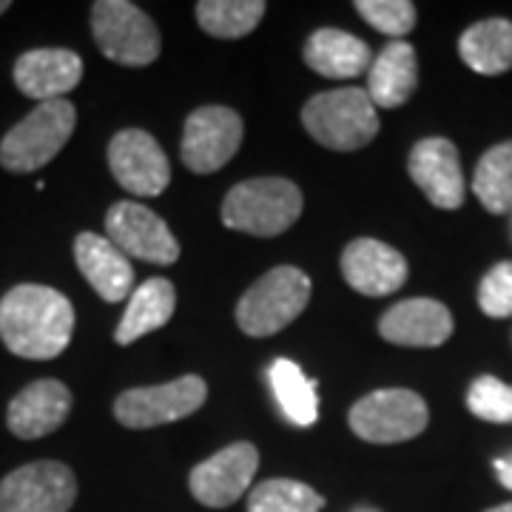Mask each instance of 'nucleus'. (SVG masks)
I'll return each mask as SVG.
<instances>
[{
  "instance_id": "20",
  "label": "nucleus",
  "mask_w": 512,
  "mask_h": 512,
  "mask_svg": "<svg viewBox=\"0 0 512 512\" xmlns=\"http://www.w3.org/2000/svg\"><path fill=\"white\" fill-rule=\"evenodd\" d=\"M419 86V60L416 49L407 40L387 43L379 55L373 57L367 69V97L373 106L399 109L404 106Z\"/></svg>"
},
{
  "instance_id": "32",
  "label": "nucleus",
  "mask_w": 512,
  "mask_h": 512,
  "mask_svg": "<svg viewBox=\"0 0 512 512\" xmlns=\"http://www.w3.org/2000/svg\"><path fill=\"white\" fill-rule=\"evenodd\" d=\"M487 512H512V504H501V507H493V510Z\"/></svg>"
},
{
  "instance_id": "16",
  "label": "nucleus",
  "mask_w": 512,
  "mask_h": 512,
  "mask_svg": "<svg viewBox=\"0 0 512 512\" xmlns=\"http://www.w3.org/2000/svg\"><path fill=\"white\" fill-rule=\"evenodd\" d=\"M72 413V390L57 379H40L23 387L9 404L6 424L18 439H43L63 427Z\"/></svg>"
},
{
  "instance_id": "5",
  "label": "nucleus",
  "mask_w": 512,
  "mask_h": 512,
  "mask_svg": "<svg viewBox=\"0 0 512 512\" xmlns=\"http://www.w3.org/2000/svg\"><path fill=\"white\" fill-rule=\"evenodd\" d=\"M308 299H311L308 274L293 265H279L262 276L256 285H251L248 293L239 299V328L254 339L274 336L308 308Z\"/></svg>"
},
{
  "instance_id": "33",
  "label": "nucleus",
  "mask_w": 512,
  "mask_h": 512,
  "mask_svg": "<svg viewBox=\"0 0 512 512\" xmlns=\"http://www.w3.org/2000/svg\"><path fill=\"white\" fill-rule=\"evenodd\" d=\"M6 9H9V3H6V0H0V15H3Z\"/></svg>"
},
{
  "instance_id": "11",
  "label": "nucleus",
  "mask_w": 512,
  "mask_h": 512,
  "mask_svg": "<svg viewBox=\"0 0 512 512\" xmlns=\"http://www.w3.org/2000/svg\"><path fill=\"white\" fill-rule=\"evenodd\" d=\"M114 180L137 197H160L171 183V165L160 143L143 128H126L109 143Z\"/></svg>"
},
{
  "instance_id": "1",
  "label": "nucleus",
  "mask_w": 512,
  "mask_h": 512,
  "mask_svg": "<svg viewBox=\"0 0 512 512\" xmlns=\"http://www.w3.org/2000/svg\"><path fill=\"white\" fill-rule=\"evenodd\" d=\"M72 302L46 285H18L0 299V339L20 359L46 362L69 348Z\"/></svg>"
},
{
  "instance_id": "19",
  "label": "nucleus",
  "mask_w": 512,
  "mask_h": 512,
  "mask_svg": "<svg viewBox=\"0 0 512 512\" xmlns=\"http://www.w3.org/2000/svg\"><path fill=\"white\" fill-rule=\"evenodd\" d=\"M74 259H77L80 274L89 279V285L106 302H123L131 293L134 268L128 256L109 237H100L92 231L80 234L74 239Z\"/></svg>"
},
{
  "instance_id": "9",
  "label": "nucleus",
  "mask_w": 512,
  "mask_h": 512,
  "mask_svg": "<svg viewBox=\"0 0 512 512\" xmlns=\"http://www.w3.org/2000/svg\"><path fill=\"white\" fill-rule=\"evenodd\" d=\"M77 478L60 461L23 464L0 481V512H69Z\"/></svg>"
},
{
  "instance_id": "15",
  "label": "nucleus",
  "mask_w": 512,
  "mask_h": 512,
  "mask_svg": "<svg viewBox=\"0 0 512 512\" xmlns=\"http://www.w3.org/2000/svg\"><path fill=\"white\" fill-rule=\"evenodd\" d=\"M342 276L353 291L365 296L396 293L407 282L404 256L379 239H353L342 254Z\"/></svg>"
},
{
  "instance_id": "21",
  "label": "nucleus",
  "mask_w": 512,
  "mask_h": 512,
  "mask_svg": "<svg viewBox=\"0 0 512 512\" xmlns=\"http://www.w3.org/2000/svg\"><path fill=\"white\" fill-rule=\"evenodd\" d=\"M305 63L322 77L348 80V77H359L370 69L373 52L365 40L348 35L342 29H319L305 43Z\"/></svg>"
},
{
  "instance_id": "26",
  "label": "nucleus",
  "mask_w": 512,
  "mask_h": 512,
  "mask_svg": "<svg viewBox=\"0 0 512 512\" xmlns=\"http://www.w3.org/2000/svg\"><path fill=\"white\" fill-rule=\"evenodd\" d=\"M265 9L262 0H202L197 3V20L208 35L239 40L254 32Z\"/></svg>"
},
{
  "instance_id": "17",
  "label": "nucleus",
  "mask_w": 512,
  "mask_h": 512,
  "mask_svg": "<svg viewBox=\"0 0 512 512\" xmlns=\"http://www.w3.org/2000/svg\"><path fill=\"white\" fill-rule=\"evenodd\" d=\"M379 333L402 348H439L453 336V313L436 299H404L379 319Z\"/></svg>"
},
{
  "instance_id": "24",
  "label": "nucleus",
  "mask_w": 512,
  "mask_h": 512,
  "mask_svg": "<svg viewBox=\"0 0 512 512\" xmlns=\"http://www.w3.org/2000/svg\"><path fill=\"white\" fill-rule=\"evenodd\" d=\"M268 382L274 390L279 410L296 424V427H313L319 419V396L316 382L305 376V370L291 359H276L268 367Z\"/></svg>"
},
{
  "instance_id": "18",
  "label": "nucleus",
  "mask_w": 512,
  "mask_h": 512,
  "mask_svg": "<svg viewBox=\"0 0 512 512\" xmlns=\"http://www.w3.org/2000/svg\"><path fill=\"white\" fill-rule=\"evenodd\" d=\"M83 77V60L69 49H35L18 57L15 83L26 97L49 103L77 89Z\"/></svg>"
},
{
  "instance_id": "6",
  "label": "nucleus",
  "mask_w": 512,
  "mask_h": 512,
  "mask_svg": "<svg viewBox=\"0 0 512 512\" xmlns=\"http://www.w3.org/2000/svg\"><path fill=\"white\" fill-rule=\"evenodd\" d=\"M92 29L100 52L120 66H151L163 49L157 23L128 0H97L92 6Z\"/></svg>"
},
{
  "instance_id": "27",
  "label": "nucleus",
  "mask_w": 512,
  "mask_h": 512,
  "mask_svg": "<svg viewBox=\"0 0 512 512\" xmlns=\"http://www.w3.org/2000/svg\"><path fill=\"white\" fill-rule=\"evenodd\" d=\"M325 498L293 478H268L248 493V512H322Z\"/></svg>"
},
{
  "instance_id": "12",
  "label": "nucleus",
  "mask_w": 512,
  "mask_h": 512,
  "mask_svg": "<svg viewBox=\"0 0 512 512\" xmlns=\"http://www.w3.org/2000/svg\"><path fill=\"white\" fill-rule=\"evenodd\" d=\"M256 470H259V450L254 444L248 441L231 444L191 470V478H188L191 495L202 507H211V510L231 507L251 490Z\"/></svg>"
},
{
  "instance_id": "30",
  "label": "nucleus",
  "mask_w": 512,
  "mask_h": 512,
  "mask_svg": "<svg viewBox=\"0 0 512 512\" xmlns=\"http://www.w3.org/2000/svg\"><path fill=\"white\" fill-rule=\"evenodd\" d=\"M478 308L493 319L512 316V262H498L493 271L481 279Z\"/></svg>"
},
{
  "instance_id": "2",
  "label": "nucleus",
  "mask_w": 512,
  "mask_h": 512,
  "mask_svg": "<svg viewBox=\"0 0 512 512\" xmlns=\"http://www.w3.org/2000/svg\"><path fill=\"white\" fill-rule=\"evenodd\" d=\"M302 214V191L282 177H256L234 185L222 202V222L251 237H279Z\"/></svg>"
},
{
  "instance_id": "23",
  "label": "nucleus",
  "mask_w": 512,
  "mask_h": 512,
  "mask_svg": "<svg viewBox=\"0 0 512 512\" xmlns=\"http://www.w3.org/2000/svg\"><path fill=\"white\" fill-rule=\"evenodd\" d=\"M458 55L478 74H504L512 69V23L504 18L481 20L458 40Z\"/></svg>"
},
{
  "instance_id": "7",
  "label": "nucleus",
  "mask_w": 512,
  "mask_h": 512,
  "mask_svg": "<svg viewBox=\"0 0 512 512\" xmlns=\"http://www.w3.org/2000/svg\"><path fill=\"white\" fill-rule=\"evenodd\" d=\"M430 410L419 393L390 387L376 390L350 407L348 424L359 439L370 444H399L421 436L427 430Z\"/></svg>"
},
{
  "instance_id": "25",
  "label": "nucleus",
  "mask_w": 512,
  "mask_h": 512,
  "mask_svg": "<svg viewBox=\"0 0 512 512\" xmlns=\"http://www.w3.org/2000/svg\"><path fill=\"white\" fill-rule=\"evenodd\" d=\"M473 194L490 214L512 211V140L493 146L476 165Z\"/></svg>"
},
{
  "instance_id": "29",
  "label": "nucleus",
  "mask_w": 512,
  "mask_h": 512,
  "mask_svg": "<svg viewBox=\"0 0 512 512\" xmlns=\"http://www.w3.org/2000/svg\"><path fill=\"white\" fill-rule=\"evenodd\" d=\"M356 12L382 35L402 40L416 26V6L410 0H356Z\"/></svg>"
},
{
  "instance_id": "31",
  "label": "nucleus",
  "mask_w": 512,
  "mask_h": 512,
  "mask_svg": "<svg viewBox=\"0 0 512 512\" xmlns=\"http://www.w3.org/2000/svg\"><path fill=\"white\" fill-rule=\"evenodd\" d=\"M495 476H498V481L507 487V490H512V453L510 456H501L495 458Z\"/></svg>"
},
{
  "instance_id": "8",
  "label": "nucleus",
  "mask_w": 512,
  "mask_h": 512,
  "mask_svg": "<svg viewBox=\"0 0 512 512\" xmlns=\"http://www.w3.org/2000/svg\"><path fill=\"white\" fill-rule=\"evenodd\" d=\"M208 399V384L200 376H180L168 384L134 387L114 402V416L128 430H151L188 419Z\"/></svg>"
},
{
  "instance_id": "34",
  "label": "nucleus",
  "mask_w": 512,
  "mask_h": 512,
  "mask_svg": "<svg viewBox=\"0 0 512 512\" xmlns=\"http://www.w3.org/2000/svg\"><path fill=\"white\" fill-rule=\"evenodd\" d=\"M510 237H512V211H510Z\"/></svg>"
},
{
  "instance_id": "13",
  "label": "nucleus",
  "mask_w": 512,
  "mask_h": 512,
  "mask_svg": "<svg viewBox=\"0 0 512 512\" xmlns=\"http://www.w3.org/2000/svg\"><path fill=\"white\" fill-rule=\"evenodd\" d=\"M106 234L126 256L151 265H171L180 259V245L163 217L140 202H117L106 214Z\"/></svg>"
},
{
  "instance_id": "28",
  "label": "nucleus",
  "mask_w": 512,
  "mask_h": 512,
  "mask_svg": "<svg viewBox=\"0 0 512 512\" xmlns=\"http://www.w3.org/2000/svg\"><path fill=\"white\" fill-rule=\"evenodd\" d=\"M467 407L481 421L512 424V387L495 376H478L467 390Z\"/></svg>"
},
{
  "instance_id": "10",
  "label": "nucleus",
  "mask_w": 512,
  "mask_h": 512,
  "mask_svg": "<svg viewBox=\"0 0 512 512\" xmlns=\"http://www.w3.org/2000/svg\"><path fill=\"white\" fill-rule=\"evenodd\" d=\"M242 143V120L228 106H202L183 128V163L194 174H211L234 160Z\"/></svg>"
},
{
  "instance_id": "4",
  "label": "nucleus",
  "mask_w": 512,
  "mask_h": 512,
  "mask_svg": "<svg viewBox=\"0 0 512 512\" xmlns=\"http://www.w3.org/2000/svg\"><path fill=\"white\" fill-rule=\"evenodd\" d=\"M77 111L69 100H49L29 111L0 143V165L15 174H29L49 165L69 143Z\"/></svg>"
},
{
  "instance_id": "22",
  "label": "nucleus",
  "mask_w": 512,
  "mask_h": 512,
  "mask_svg": "<svg viewBox=\"0 0 512 512\" xmlns=\"http://www.w3.org/2000/svg\"><path fill=\"white\" fill-rule=\"evenodd\" d=\"M174 308H177L174 285L168 279H163V276L146 279L140 288H134L131 296H128L126 313H123L120 325L114 330L117 345H131L140 336L154 333V330L168 325L171 316H174Z\"/></svg>"
},
{
  "instance_id": "3",
  "label": "nucleus",
  "mask_w": 512,
  "mask_h": 512,
  "mask_svg": "<svg viewBox=\"0 0 512 512\" xmlns=\"http://www.w3.org/2000/svg\"><path fill=\"white\" fill-rule=\"evenodd\" d=\"M302 126L319 146L333 151L365 148L379 134V114L365 89H333L311 97L302 109Z\"/></svg>"
},
{
  "instance_id": "14",
  "label": "nucleus",
  "mask_w": 512,
  "mask_h": 512,
  "mask_svg": "<svg viewBox=\"0 0 512 512\" xmlns=\"http://www.w3.org/2000/svg\"><path fill=\"white\" fill-rule=\"evenodd\" d=\"M407 168H410L413 183L419 185L421 194L436 208H444V211L461 208V202L467 197V185L461 174L458 148L450 140L427 137L416 143L410 151Z\"/></svg>"
}]
</instances>
